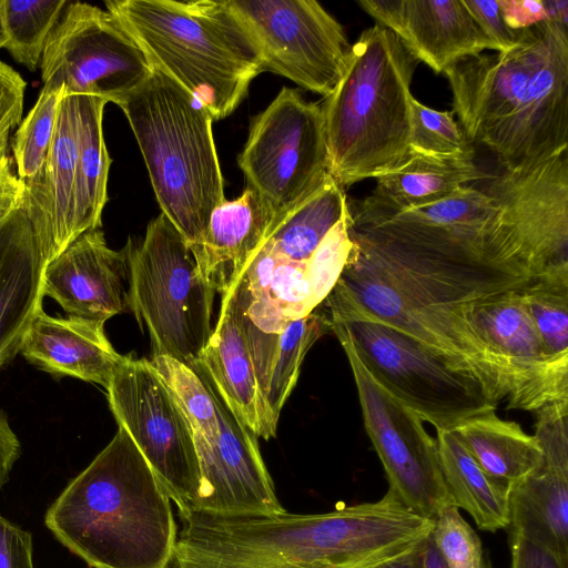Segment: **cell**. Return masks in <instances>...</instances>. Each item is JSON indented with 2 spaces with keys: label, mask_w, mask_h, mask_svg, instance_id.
<instances>
[{
  "label": "cell",
  "mask_w": 568,
  "mask_h": 568,
  "mask_svg": "<svg viewBox=\"0 0 568 568\" xmlns=\"http://www.w3.org/2000/svg\"><path fill=\"white\" fill-rule=\"evenodd\" d=\"M353 247L323 302L331 322L393 327L476 381L494 405L507 397L500 367L477 329L475 304L525 287L524 263L467 244L447 229L392 217L349 221Z\"/></svg>",
  "instance_id": "obj_1"
},
{
  "label": "cell",
  "mask_w": 568,
  "mask_h": 568,
  "mask_svg": "<svg viewBox=\"0 0 568 568\" xmlns=\"http://www.w3.org/2000/svg\"><path fill=\"white\" fill-rule=\"evenodd\" d=\"M172 568H373L424 539L433 519L388 491L322 514L179 513Z\"/></svg>",
  "instance_id": "obj_2"
},
{
  "label": "cell",
  "mask_w": 568,
  "mask_h": 568,
  "mask_svg": "<svg viewBox=\"0 0 568 568\" xmlns=\"http://www.w3.org/2000/svg\"><path fill=\"white\" fill-rule=\"evenodd\" d=\"M55 539L92 568H169L171 499L124 428L45 513Z\"/></svg>",
  "instance_id": "obj_3"
},
{
  "label": "cell",
  "mask_w": 568,
  "mask_h": 568,
  "mask_svg": "<svg viewBox=\"0 0 568 568\" xmlns=\"http://www.w3.org/2000/svg\"><path fill=\"white\" fill-rule=\"evenodd\" d=\"M418 63L376 23L352 44L344 75L322 104L329 173L344 189L407 161Z\"/></svg>",
  "instance_id": "obj_4"
},
{
  "label": "cell",
  "mask_w": 568,
  "mask_h": 568,
  "mask_svg": "<svg viewBox=\"0 0 568 568\" xmlns=\"http://www.w3.org/2000/svg\"><path fill=\"white\" fill-rule=\"evenodd\" d=\"M105 7L153 67L189 91L213 121L230 115L264 71L226 0H109Z\"/></svg>",
  "instance_id": "obj_5"
},
{
  "label": "cell",
  "mask_w": 568,
  "mask_h": 568,
  "mask_svg": "<svg viewBox=\"0 0 568 568\" xmlns=\"http://www.w3.org/2000/svg\"><path fill=\"white\" fill-rule=\"evenodd\" d=\"M118 105L141 150L162 214L196 247L213 211L225 202L211 115L156 68Z\"/></svg>",
  "instance_id": "obj_6"
},
{
  "label": "cell",
  "mask_w": 568,
  "mask_h": 568,
  "mask_svg": "<svg viewBox=\"0 0 568 568\" xmlns=\"http://www.w3.org/2000/svg\"><path fill=\"white\" fill-rule=\"evenodd\" d=\"M130 244L131 311L149 332L152 355L196 363L213 332L215 288L164 214L150 222L140 245Z\"/></svg>",
  "instance_id": "obj_7"
},
{
  "label": "cell",
  "mask_w": 568,
  "mask_h": 568,
  "mask_svg": "<svg viewBox=\"0 0 568 568\" xmlns=\"http://www.w3.org/2000/svg\"><path fill=\"white\" fill-rule=\"evenodd\" d=\"M237 163L276 226L331 178L322 104L284 87L253 119Z\"/></svg>",
  "instance_id": "obj_8"
},
{
  "label": "cell",
  "mask_w": 568,
  "mask_h": 568,
  "mask_svg": "<svg viewBox=\"0 0 568 568\" xmlns=\"http://www.w3.org/2000/svg\"><path fill=\"white\" fill-rule=\"evenodd\" d=\"M331 324L343 329L376 382L436 430L496 409L476 381L406 334L366 321Z\"/></svg>",
  "instance_id": "obj_9"
},
{
  "label": "cell",
  "mask_w": 568,
  "mask_h": 568,
  "mask_svg": "<svg viewBox=\"0 0 568 568\" xmlns=\"http://www.w3.org/2000/svg\"><path fill=\"white\" fill-rule=\"evenodd\" d=\"M40 69L42 89L119 104L154 67L111 13L70 1L49 37Z\"/></svg>",
  "instance_id": "obj_10"
},
{
  "label": "cell",
  "mask_w": 568,
  "mask_h": 568,
  "mask_svg": "<svg viewBox=\"0 0 568 568\" xmlns=\"http://www.w3.org/2000/svg\"><path fill=\"white\" fill-rule=\"evenodd\" d=\"M110 408L179 513L197 499L201 473L193 428L148 359L126 357L106 388Z\"/></svg>",
  "instance_id": "obj_11"
},
{
  "label": "cell",
  "mask_w": 568,
  "mask_h": 568,
  "mask_svg": "<svg viewBox=\"0 0 568 568\" xmlns=\"http://www.w3.org/2000/svg\"><path fill=\"white\" fill-rule=\"evenodd\" d=\"M353 373L366 433L384 467L388 490L415 514L434 519L455 505L440 468L436 438L424 422L368 372L343 329L331 324Z\"/></svg>",
  "instance_id": "obj_12"
},
{
  "label": "cell",
  "mask_w": 568,
  "mask_h": 568,
  "mask_svg": "<svg viewBox=\"0 0 568 568\" xmlns=\"http://www.w3.org/2000/svg\"><path fill=\"white\" fill-rule=\"evenodd\" d=\"M264 70L328 97L351 55L343 26L314 0H226Z\"/></svg>",
  "instance_id": "obj_13"
},
{
  "label": "cell",
  "mask_w": 568,
  "mask_h": 568,
  "mask_svg": "<svg viewBox=\"0 0 568 568\" xmlns=\"http://www.w3.org/2000/svg\"><path fill=\"white\" fill-rule=\"evenodd\" d=\"M567 27L545 21L520 31L508 51L464 58L444 70L453 113L468 141L488 148L523 108L531 81Z\"/></svg>",
  "instance_id": "obj_14"
},
{
  "label": "cell",
  "mask_w": 568,
  "mask_h": 568,
  "mask_svg": "<svg viewBox=\"0 0 568 568\" xmlns=\"http://www.w3.org/2000/svg\"><path fill=\"white\" fill-rule=\"evenodd\" d=\"M473 318L500 367L508 409L537 412L568 400V364L545 348L521 288L477 302Z\"/></svg>",
  "instance_id": "obj_15"
},
{
  "label": "cell",
  "mask_w": 568,
  "mask_h": 568,
  "mask_svg": "<svg viewBox=\"0 0 568 568\" xmlns=\"http://www.w3.org/2000/svg\"><path fill=\"white\" fill-rule=\"evenodd\" d=\"M219 409V435L211 443L194 432L201 483L197 499L189 510L221 514L282 513L258 449L256 435L229 408L202 369Z\"/></svg>",
  "instance_id": "obj_16"
},
{
  "label": "cell",
  "mask_w": 568,
  "mask_h": 568,
  "mask_svg": "<svg viewBox=\"0 0 568 568\" xmlns=\"http://www.w3.org/2000/svg\"><path fill=\"white\" fill-rule=\"evenodd\" d=\"M130 247L110 248L100 229L82 233L44 266L43 296L68 316L102 324L131 311Z\"/></svg>",
  "instance_id": "obj_17"
},
{
  "label": "cell",
  "mask_w": 568,
  "mask_h": 568,
  "mask_svg": "<svg viewBox=\"0 0 568 568\" xmlns=\"http://www.w3.org/2000/svg\"><path fill=\"white\" fill-rule=\"evenodd\" d=\"M357 4L435 73L485 50L498 52L463 0H361Z\"/></svg>",
  "instance_id": "obj_18"
},
{
  "label": "cell",
  "mask_w": 568,
  "mask_h": 568,
  "mask_svg": "<svg viewBox=\"0 0 568 568\" xmlns=\"http://www.w3.org/2000/svg\"><path fill=\"white\" fill-rule=\"evenodd\" d=\"M487 149L503 171L536 166L568 149V34L552 47L523 108Z\"/></svg>",
  "instance_id": "obj_19"
},
{
  "label": "cell",
  "mask_w": 568,
  "mask_h": 568,
  "mask_svg": "<svg viewBox=\"0 0 568 568\" xmlns=\"http://www.w3.org/2000/svg\"><path fill=\"white\" fill-rule=\"evenodd\" d=\"M77 158L78 97L63 95L47 161L33 179L23 182V210L45 265L74 240Z\"/></svg>",
  "instance_id": "obj_20"
},
{
  "label": "cell",
  "mask_w": 568,
  "mask_h": 568,
  "mask_svg": "<svg viewBox=\"0 0 568 568\" xmlns=\"http://www.w3.org/2000/svg\"><path fill=\"white\" fill-rule=\"evenodd\" d=\"M232 413L256 436L270 439L276 427L266 408L234 287L222 294L221 312L196 362Z\"/></svg>",
  "instance_id": "obj_21"
},
{
  "label": "cell",
  "mask_w": 568,
  "mask_h": 568,
  "mask_svg": "<svg viewBox=\"0 0 568 568\" xmlns=\"http://www.w3.org/2000/svg\"><path fill=\"white\" fill-rule=\"evenodd\" d=\"M103 325L71 316L52 317L41 308L24 333L19 352L45 372L106 389L126 356L113 348Z\"/></svg>",
  "instance_id": "obj_22"
},
{
  "label": "cell",
  "mask_w": 568,
  "mask_h": 568,
  "mask_svg": "<svg viewBox=\"0 0 568 568\" xmlns=\"http://www.w3.org/2000/svg\"><path fill=\"white\" fill-rule=\"evenodd\" d=\"M44 266L31 223L20 209L0 224V367L20 351L42 308Z\"/></svg>",
  "instance_id": "obj_23"
},
{
  "label": "cell",
  "mask_w": 568,
  "mask_h": 568,
  "mask_svg": "<svg viewBox=\"0 0 568 568\" xmlns=\"http://www.w3.org/2000/svg\"><path fill=\"white\" fill-rule=\"evenodd\" d=\"M274 226L273 212L250 185L213 211L202 243L191 250L215 291L223 294L239 280Z\"/></svg>",
  "instance_id": "obj_24"
},
{
  "label": "cell",
  "mask_w": 568,
  "mask_h": 568,
  "mask_svg": "<svg viewBox=\"0 0 568 568\" xmlns=\"http://www.w3.org/2000/svg\"><path fill=\"white\" fill-rule=\"evenodd\" d=\"M232 286L245 323L268 335H278L288 323L308 315L318 306L307 263L288 261L267 243Z\"/></svg>",
  "instance_id": "obj_25"
},
{
  "label": "cell",
  "mask_w": 568,
  "mask_h": 568,
  "mask_svg": "<svg viewBox=\"0 0 568 568\" xmlns=\"http://www.w3.org/2000/svg\"><path fill=\"white\" fill-rule=\"evenodd\" d=\"M489 176L475 158L439 156L410 151L405 163L376 178V186L363 200L348 202L359 212H395L419 207L484 181Z\"/></svg>",
  "instance_id": "obj_26"
},
{
  "label": "cell",
  "mask_w": 568,
  "mask_h": 568,
  "mask_svg": "<svg viewBox=\"0 0 568 568\" xmlns=\"http://www.w3.org/2000/svg\"><path fill=\"white\" fill-rule=\"evenodd\" d=\"M450 430L484 471L510 488L544 466L536 436L500 418L496 409L474 415Z\"/></svg>",
  "instance_id": "obj_27"
},
{
  "label": "cell",
  "mask_w": 568,
  "mask_h": 568,
  "mask_svg": "<svg viewBox=\"0 0 568 568\" xmlns=\"http://www.w3.org/2000/svg\"><path fill=\"white\" fill-rule=\"evenodd\" d=\"M508 529L568 565V475L542 466L514 485Z\"/></svg>",
  "instance_id": "obj_28"
},
{
  "label": "cell",
  "mask_w": 568,
  "mask_h": 568,
  "mask_svg": "<svg viewBox=\"0 0 568 568\" xmlns=\"http://www.w3.org/2000/svg\"><path fill=\"white\" fill-rule=\"evenodd\" d=\"M436 442L455 506L467 511L484 531L508 528L510 487L484 471L450 429L437 430Z\"/></svg>",
  "instance_id": "obj_29"
},
{
  "label": "cell",
  "mask_w": 568,
  "mask_h": 568,
  "mask_svg": "<svg viewBox=\"0 0 568 568\" xmlns=\"http://www.w3.org/2000/svg\"><path fill=\"white\" fill-rule=\"evenodd\" d=\"M78 97V158L73 201L74 240L82 233L100 229L106 203V184L111 159L102 129L106 101L97 97Z\"/></svg>",
  "instance_id": "obj_30"
},
{
  "label": "cell",
  "mask_w": 568,
  "mask_h": 568,
  "mask_svg": "<svg viewBox=\"0 0 568 568\" xmlns=\"http://www.w3.org/2000/svg\"><path fill=\"white\" fill-rule=\"evenodd\" d=\"M347 209L345 189L331 176L320 189L283 216L266 243L275 253L288 261L307 263Z\"/></svg>",
  "instance_id": "obj_31"
},
{
  "label": "cell",
  "mask_w": 568,
  "mask_h": 568,
  "mask_svg": "<svg viewBox=\"0 0 568 568\" xmlns=\"http://www.w3.org/2000/svg\"><path fill=\"white\" fill-rule=\"evenodd\" d=\"M331 332L329 316L323 305L297 318L275 335L267 373L262 387L266 408L275 425L292 389L296 385L301 364L312 345Z\"/></svg>",
  "instance_id": "obj_32"
},
{
  "label": "cell",
  "mask_w": 568,
  "mask_h": 568,
  "mask_svg": "<svg viewBox=\"0 0 568 568\" xmlns=\"http://www.w3.org/2000/svg\"><path fill=\"white\" fill-rule=\"evenodd\" d=\"M68 0H0V23L4 49L30 71L40 65L53 29L60 21Z\"/></svg>",
  "instance_id": "obj_33"
},
{
  "label": "cell",
  "mask_w": 568,
  "mask_h": 568,
  "mask_svg": "<svg viewBox=\"0 0 568 568\" xmlns=\"http://www.w3.org/2000/svg\"><path fill=\"white\" fill-rule=\"evenodd\" d=\"M521 295L547 352L568 364V262L545 268Z\"/></svg>",
  "instance_id": "obj_34"
},
{
  "label": "cell",
  "mask_w": 568,
  "mask_h": 568,
  "mask_svg": "<svg viewBox=\"0 0 568 568\" xmlns=\"http://www.w3.org/2000/svg\"><path fill=\"white\" fill-rule=\"evenodd\" d=\"M161 379L187 417L193 432L211 443L219 435V409L204 375L194 366L169 355L150 359Z\"/></svg>",
  "instance_id": "obj_35"
},
{
  "label": "cell",
  "mask_w": 568,
  "mask_h": 568,
  "mask_svg": "<svg viewBox=\"0 0 568 568\" xmlns=\"http://www.w3.org/2000/svg\"><path fill=\"white\" fill-rule=\"evenodd\" d=\"M63 95V90L41 89L37 102L16 131L11 148L22 182L33 179L47 161Z\"/></svg>",
  "instance_id": "obj_36"
},
{
  "label": "cell",
  "mask_w": 568,
  "mask_h": 568,
  "mask_svg": "<svg viewBox=\"0 0 568 568\" xmlns=\"http://www.w3.org/2000/svg\"><path fill=\"white\" fill-rule=\"evenodd\" d=\"M410 151L439 155L475 158V148L466 138L453 111H437L413 97Z\"/></svg>",
  "instance_id": "obj_37"
},
{
  "label": "cell",
  "mask_w": 568,
  "mask_h": 568,
  "mask_svg": "<svg viewBox=\"0 0 568 568\" xmlns=\"http://www.w3.org/2000/svg\"><path fill=\"white\" fill-rule=\"evenodd\" d=\"M432 538L449 568H485L480 538L455 505L434 518Z\"/></svg>",
  "instance_id": "obj_38"
},
{
  "label": "cell",
  "mask_w": 568,
  "mask_h": 568,
  "mask_svg": "<svg viewBox=\"0 0 568 568\" xmlns=\"http://www.w3.org/2000/svg\"><path fill=\"white\" fill-rule=\"evenodd\" d=\"M349 221L351 215L347 209L307 262L308 277L318 306L333 290L348 261L353 247Z\"/></svg>",
  "instance_id": "obj_39"
},
{
  "label": "cell",
  "mask_w": 568,
  "mask_h": 568,
  "mask_svg": "<svg viewBox=\"0 0 568 568\" xmlns=\"http://www.w3.org/2000/svg\"><path fill=\"white\" fill-rule=\"evenodd\" d=\"M535 413V436L542 449L544 467L568 475V400Z\"/></svg>",
  "instance_id": "obj_40"
},
{
  "label": "cell",
  "mask_w": 568,
  "mask_h": 568,
  "mask_svg": "<svg viewBox=\"0 0 568 568\" xmlns=\"http://www.w3.org/2000/svg\"><path fill=\"white\" fill-rule=\"evenodd\" d=\"M26 88L22 77L0 61V153L8 152L9 135L21 122Z\"/></svg>",
  "instance_id": "obj_41"
},
{
  "label": "cell",
  "mask_w": 568,
  "mask_h": 568,
  "mask_svg": "<svg viewBox=\"0 0 568 568\" xmlns=\"http://www.w3.org/2000/svg\"><path fill=\"white\" fill-rule=\"evenodd\" d=\"M480 30L498 47V52L510 50L517 42L520 31L509 29L500 13L497 1L463 0Z\"/></svg>",
  "instance_id": "obj_42"
},
{
  "label": "cell",
  "mask_w": 568,
  "mask_h": 568,
  "mask_svg": "<svg viewBox=\"0 0 568 568\" xmlns=\"http://www.w3.org/2000/svg\"><path fill=\"white\" fill-rule=\"evenodd\" d=\"M0 568H34L31 534L1 515Z\"/></svg>",
  "instance_id": "obj_43"
},
{
  "label": "cell",
  "mask_w": 568,
  "mask_h": 568,
  "mask_svg": "<svg viewBox=\"0 0 568 568\" xmlns=\"http://www.w3.org/2000/svg\"><path fill=\"white\" fill-rule=\"evenodd\" d=\"M509 547L510 568H568L550 551L517 532L509 531Z\"/></svg>",
  "instance_id": "obj_44"
},
{
  "label": "cell",
  "mask_w": 568,
  "mask_h": 568,
  "mask_svg": "<svg viewBox=\"0 0 568 568\" xmlns=\"http://www.w3.org/2000/svg\"><path fill=\"white\" fill-rule=\"evenodd\" d=\"M506 26L520 31L548 21L544 0H497Z\"/></svg>",
  "instance_id": "obj_45"
},
{
  "label": "cell",
  "mask_w": 568,
  "mask_h": 568,
  "mask_svg": "<svg viewBox=\"0 0 568 568\" xmlns=\"http://www.w3.org/2000/svg\"><path fill=\"white\" fill-rule=\"evenodd\" d=\"M24 184L12 170L8 152L0 153V224L13 212L23 209Z\"/></svg>",
  "instance_id": "obj_46"
},
{
  "label": "cell",
  "mask_w": 568,
  "mask_h": 568,
  "mask_svg": "<svg viewBox=\"0 0 568 568\" xmlns=\"http://www.w3.org/2000/svg\"><path fill=\"white\" fill-rule=\"evenodd\" d=\"M20 454L18 436L12 430L7 415L0 412V490L9 481L10 473Z\"/></svg>",
  "instance_id": "obj_47"
},
{
  "label": "cell",
  "mask_w": 568,
  "mask_h": 568,
  "mask_svg": "<svg viewBox=\"0 0 568 568\" xmlns=\"http://www.w3.org/2000/svg\"><path fill=\"white\" fill-rule=\"evenodd\" d=\"M424 539L405 552L383 561L373 568H422V548Z\"/></svg>",
  "instance_id": "obj_48"
},
{
  "label": "cell",
  "mask_w": 568,
  "mask_h": 568,
  "mask_svg": "<svg viewBox=\"0 0 568 568\" xmlns=\"http://www.w3.org/2000/svg\"><path fill=\"white\" fill-rule=\"evenodd\" d=\"M422 568H449L437 549L430 532L424 539L422 548Z\"/></svg>",
  "instance_id": "obj_49"
},
{
  "label": "cell",
  "mask_w": 568,
  "mask_h": 568,
  "mask_svg": "<svg viewBox=\"0 0 568 568\" xmlns=\"http://www.w3.org/2000/svg\"><path fill=\"white\" fill-rule=\"evenodd\" d=\"M548 21L567 27L568 24V1L567 0H544Z\"/></svg>",
  "instance_id": "obj_50"
},
{
  "label": "cell",
  "mask_w": 568,
  "mask_h": 568,
  "mask_svg": "<svg viewBox=\"0 0 568 568\" xmlns=\"http://www.w3.org/2000/svg\"><path fill=\"white\" fill-rule=\"evenodd\" d=\"M6 43V39L2 32L1 23H0V48H3Z\"/></svg>",
  "instance_id": "obj_51"
},
{
  "label": "cell",
  "mask_w": 568,
  "mask_h": 568,
  "mask_svg": "<svg viewBox=\"0 0 568 568\" xmlns=\"http://www.w3.org/2000/svg\"><path fill=\"white\" fill-rule=\"evenodd\" d=\"M169 568H172V566H170Z\"/></svg>",
  "instance_id": "obj_52"
}]
</instances>
